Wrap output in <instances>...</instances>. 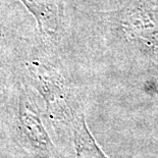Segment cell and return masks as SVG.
I'll list each match as a JSON object with an SVG mask.
<instances>
[{
	"label": "cell",
	"instance_id": "cell-2",
	"mask_svg": "<svg viewBox=\"0 0 158 158\" xmlns=\"http://www.w3.org/2000/svg\"><path fill=\"white\" fill-rule=\"evenodd\" d=\"M38 22L42 33L52 34L57 28L58 7L56 0H21Z\"/></svg>",
	"mask_w": 158,
	"mask_h": 158
},
{
	"label": "cell",
	"instance_id": "cell-1",
	"mask_svg": "<svg viewBox=\"0 0 158 158\" xmlns=\"http://www.w3.org/2000/svg\"><path fill=\"white\" fill-rule=\"evenodd\" d=\"M16 140L34 158H55V149L33 103L25 92L19 96L15 117Z\"/></svg>",
	"mask_w": 158,
	"mask_h": 158
},
{
	"label": "cell",
	"instance_id": "cell-3",
	"mask_svg": "<svg viewBox=\"0 0 158 158\" xmlns=\"http://www.w3.org/2000/svg\"><path fill=\"white\" fill-rule=\"evenodd\" d=\"M72 127L75 136L77 158H107L90 135L83 115H77L73 120Z\"/></svg>",
	"mask_w": 158,
	"mask_h": 158
}]
</instances>
